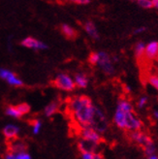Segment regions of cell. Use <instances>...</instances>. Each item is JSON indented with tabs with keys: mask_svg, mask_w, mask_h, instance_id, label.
Returning <instances> with one entry per match:
<instances>
[{
	"mask_svg": "<svg viewBox=\"0 0 158 159\" xmlns=\"http://www.w3.org/2000/svg\"><path fill=\"white\" fill-rule=\"evenodd\" d=\"M69 110L79 127H90L95 107L93 106L92 101L88 96L80 95L72 98L69 103Z\"/></svg>",
	"mask_w": 158,
	"mask_h": 159,
	"instance_id": "obj_1",
	"label": "cell"
},
{
	"mask_svg": "<svg viewBox=\"0 0 158 159\" xmlns=\"http://www.w3.org/2000/svg\"><path fill=\"white\" fill-rule=\"evenodd\" d=\"M114 122L121 129L129 131H141L143 122L134 113L132 105L124 99H120L114 116Z\"/></svg>",
	"mask_w": 158,
	"mask_h": 159,
	"instance_id": "obj_2",
	"label": "cell"
},
{
	"mask_svg": "<svg viewBox=\"0 0 158 159\" xmlns=\"http://www.w3.org/2000/svg\"><path fill=\"white\" fill-rule=\"evenodd\" d=\"M52 84L56 87V89L64 90V91H72L76 87L74 80L69 75L64 74V73L58 74L55 77L52 81Z\"/></svg>",
	"mask_w": 158,
	"mask_h": 159,
	"instance_id": "obj_3",
	"label": "cell"
},
{
	"mask_svg": "<svg viewBox=\"0 0 158 159\" xmlns=\"http://www.w3.org/2000/svg\"><path fill=\"white\" fill-rule=\"evenodd\" d=\"M90 127L95 131H97L98 133H103L108 128V122H107L105 115L96 107H95V111H94V115L92 117Z\"/></svg>",
	"mask_w": 158,
	"mask_h": 159,
	"instance_id": "obj_4",
	"label": "cell"
},
{
	"mask_svg": "<svg viewBox=\"0 0 158 159\" xmlns=\"http://www.w3.org/2000/svg\"><path fill=\"white\" fill-rule=\"evenodd\" d=\"M80 136L83 140L92 142L96 145L101 144L104 141L101 135L91 127H85V128H81L80 127Z\"/></svg>",
	"mask_w": 158,
	"mask_h": 159,
	"instance_id": "obj_5",
	"label": "cell"
},
{
	"mask_svg": "<svg viewBox=\"0 0 158 159\" xmlns=\"http://www.w3.org/2000/svg\"><path fill=\"white\" fill-rule=\"evenodd\" d=\"M0 79L6 81L10 85L13 86H22L23 82L11 70L6 68H0Z\"/></svg>",
	"mask_w": 158,
	"mask_h": 159,
	"instance_id": "obj_6",
	"label": "cell"
},
{
	"mask_svg": "<svg viewBox=\"0 0 158 159\" xmlns=\"http://www.w3.org/2000/svg\"><path fill=\"white\" fill-rule=\"evenodd\" d=\"M130 138L134 142H136L137 144L141 145L143 147V148H145L147 147L153 146V142H152L151 138L147 136V135L144 134L142 131H132L130 133Z\"/></svg>",
	"mask_w": 158,
	"mask_h": 159,
	"instance_id": "obj_7",
	"label": "cell"
},
{
	"mask_svg": "<svg viewBox=\"0 0 158 159\" xmlns=\"http://www.w3.org/2000/svg\"><path fill=\"white\" fill-rule=\"evenodd\" d=\"M21 46L27 49H32L34 51H40V50H47L48 46H47L44 42L39 41V40L33 38V37H26L21 41Z\"/></svg>",
	"mask_w": 158,
	"mask_h": 159,
	"instance_id": "obj_8",
	"label": "cell"
},
{
	"mask_svg": "<svg viewBox=\"0 0 158 159\" xmlns=\"http://www.w3.org/2000/svg\"><path fill=\"white\" fill-rule=\"evenodd\" d=\"M99 62L98 65L100 68L103 70V72L106 73L107 75H111L114 73V67L112 64V61H111V57H109V54L104 52H99Z\"/></svg>",
	"mask_w": 158,
	"mask_h": 159,
	"instance_id": "obj_9",
	"label": "cell"
},
{
	"mask_svg": "<svg viewBox=\"0 0 158 159\" xmlns=\"http://www.w3.org/2000/svg\"><path fill=\"white\" fill-rule=\"evenodd\" d=\"M20 133V128L19 126L15 124H7L4 126V128L2 130V134L4 138L9 142L15 139H18V135Z\"/></svg>",
	"mask_w": 158,
	"mask_h": 159,
	"instance_id": "obj_10",
	"label": "cell"
},
{
	"mask_svg": "<svg viewBox=\"0 0 158 159\" xmlns=\"http://www.w3.org/2000/svg\"><path fill=\"white\" fill-rule=\"evenodd\" d=\"M158 57V42H151L147 44L145 50V57L144 58L149 62L153 59H156Z\"/></svg>",
	"mask_w": 158,
	"mask_h": 159,
	"instance_id": "obj_11",
	"label": "cell"
},
{
	"mask_svg": "<svg viewBox=\"0 0 158 159\" xmlns=\"http://www.w3.org/2000/svg\"><path fill=\"white\" fill-rule=\"evenodd\" d=\"M27 149V146L25 142H22L19 139H15L12 141H9L8 143V149L9 152H26Z\"/></svg>",
	"mask_w": 158,
	"mask_h": 159,
	"instance_id": "obj_12",
	"label": "cell"
},
{
	"mask_svg": "<svg viewBox=\"0 0 158 159\" xmlns=\"http://www.w3.org/2000/svg\"><path fill=\"white\" fill-rule=\"evenodd\" d=\"M96 147H97V145L94 144V143L89 142V141H85L83 139L80 140L78 143V148L82 153H84V152L93 153V150H95Z\"/></svg>",
	"mask_w": 158,
	"mask_h": 159,
	"instance_id": "obj_13",
	"label": "cell"
},
{
	"mask_svg": "<svg viewBox=\"0 0 158 159\" xmlns=\"http://www.w3.org/2000/svg\"><path fill=\"white\" fill-rule=\"evenodd\" d=\"M59 106H60V103L58 101H52L51 102L50 104L47 106L44 110V114L47 117H51L55 113L58 112L59 110Z\"/></svg>",
	"mask_w": 158,
	"mask_h": 159,
	"instance_id": "obj_14",
	"label": "cell"
},
{
	"mask_svg": "<svg viewBox=\"0 0 158 159\" xmlns=\"http://www.w3.org/2000/svg\"><path fill=\"white\" fill-rule=\"evenodd\" d=\"M61 32L67 39H70V40H74L78 36V32L76 31V29H74L73 27H71L68 25H61Z\"/></svg>",
	"mask_w": 158,
	"mask_h": 159,
	"instance_id": "obj_15",
	"label": "cell"
},
{
	"mask_svg": "<svg viewBox=\"0 0 158 159\" xmlns=\"http://www.w3.org/2000/svg\"><path fill=\"white\" fill-rule=\"evenodd\" d=\"M84 30L86 31V33H88L91 38L95 39V40L99 39V34L97 32V29L95 27V25H94L92 21H86L84 23Z\"/></svg>",
	"mask_w": 158,
	"mask_h": 159,
	"instance_id": "obj_16",
	"label": "cell"
},
{
	"mask_svg": "<svg viewBox=\"0 0 158 159\" xmlns=\"http://www.w3.org/2000/svg\"><path fill=\"white\" fill-rule=\"evenodd\" d=\"M74 82L76 86L80 87V89H85L88 84V79L84 74H77L75 75Z\"/></svg>",
	"mask_w": 158,
	"mask_h": 159,
	"instance_id": "obj_17",
	"label": "cell"
},
{
	"mask_svg": "<svg viewBox=\"0 0 158 159\" xmlns=\"http://www.w3.org/2000/svg\"><path fill=\"white\" fill-rule=\"evenodd\" d=\"M145 50L146 47L143 43H138L135 48V57L138 60V62H141L144 59L145 57Z\"/></svg>",
	"mask_w": 158,
	"mask_h": 159,
	"instance_id": "obj_18",
	"label": "cell"
},
{
	"mask_svg": "<svg viewBox=\"0 0 158 159\" xmlns=\"http://www.w3.org/2000/svg\"><path fill=\"white\" fill-rule=\"evenodd\" d=\"M5 114L7 116H9L11 117H15V118H20L21 116L20 114L19 113V111L16 108V106H13V105H10L8 106L6 109H5Z\"/></svg>",
	"mask_w": 158,
	"mask_h": 159,
	"instance_id": "obj_19",
	"label": "cell"
},
{
	"mask_svg": "<svg viewBox=\"0 0 158 159\" xmlns=\"http://www.w3.org/2000/svg\"><path fill=\"white\" fill-rule=\"evenodd\" d=\"M16 108H17V110L19 111V113L20 114L21 116L27 115L30 112V109H31L27 103H20V104H18L16 106Z\"/></svg>",
	"mask_w": 158,
	"mask_h": 159,
	"instance_id": "obj_20",
	"label": "cell"
},
{
	"mask_svg": "<svg viewBox=\"0 0 158 159\" xmlns=\"http://www.w3.org/2000/svg\"><path fill=\"white\" fill-rule=\"evenodd\" d=\"M147 81L151 84L155 89L158 90V75L157 74H148L147 76Z\"/></svg>",
	"mask_w": 158,
	"mask_h": 159,
	"instance_id": "obj_21",
	"label": "cell"
},
{
	"mask_svg": "<svg viewBox=\"0 0 158 159\" xmlns=\"http://www.w3.org/2000/svg\"><path fill=\"white\" fill-rule=\"evenodd\" d=\"M41 127H42V121L40 119H34L32 121V132L34 135L39 134L41 130Z\"/></svg>",
	"mask_w": 158,
	"mask_h": 159,
	"instance_id": "obj_22",
	"label": "cell"
},
{
	"mask_svg": "<svg viewBox=\"0 0 158 159\" xmlns=\"http://www.w3.org/2000/svg\"><path fill=\"white\" fill-rule=\"evenodd\" d=\"M99 59H100L99 52H91L89 54V57H88V62L90 63L91 65H96V64H98Z\"/></svg>",
	"mask_w": 158,
	"mask_h": 159,
	"instance_id": "obj_23",
	"label": "cell"
},
{
	"mask_svg": "<svg viewBox=\"0 0 158 159\" xmlns=\"http://www.w3.org/2000/svg\"><path fill=\"white\" fill-rule=\"evenodd\" d=\"M137 3L141 7L145 8V9H151V8L153 7L152 0H138Z\"/></svg>",
	"mask_w": 158,
	"mask_h": 159,
	"instance_id": "obj_24",
	"label": "cell"
},
{
	"mask_svg": "<svg viewBox=\"0 0 158 159\" xmlns=\"http://www.w3.org/2000/svg\"><path fill=\"white\" fill-rule=\"evenodd\" d=\"M20 153H22V152H20ZM20 153L13 152H9V150H7V152L3 155V159H20Z\"/></svg>",
	"mask_w": 158,
	"mask_h": 159,
	"instance_id": "obj_25",
	"label": "cell"
},
{
	"mask_svg": "<svg viewBox=\"0 0 158 159\" xmlns=\"http://www.w3.org/2000/svg\"><path fill=\"white\" fill-rule=\"evenodd\" d=\"M147 101V98L146 96H145V97H142V98L139 100V102H138V107H139V108H143V107L146 105Z\"/></svg>",
	"mask_w": 158,
	"mask_h": 159,
	"instance_id": "obj_26",
	"label": "cell"
},
{
	"mask_svg": "<svg viewBox=\"0 0 158 159\" xmlns=\"http://www.w3.org/2000/svg\"><path fill=\"white\" fill-rule=\"evenodd\" d=\"M93 155H94V153H91V152H84V153H82V158L83 159H93Z\"/></svg>",
	"mask_w": 158,
	"mask_h": 159,
	"instance_id": "obj_27",
	"label": "cell"
},
{
	"mask_svg": "<svg viewBox=\"0 0 158 159\" xmlns=\"http://www.w3.org/2000/svg\"><path fill=\"white\" fill-rule=\"evenodd\" d=\"M20 159H31V156L27 152H22L20 155Z\"/></svg>",
	"mask_w": 158,
	"mask_h": 159,
	"instance_id": "obj_28",
	"label": "cell"
},
{
	"mask_svg": "<svg viewBox=\"0 0 158 159\" xmlns=\"http://www.w3.org/2000/svg\"><path fill=\"white\" fill-rule=\"evenodd\" d=\"M75 3H77V4H88V3H90V1L89 0H76Z\"/></svg>",
	"mask_w": 158,
	"mask_h": 159,
	"instance_id": "obj_29",
	"label": "cell"
},
{
	"mask_svg": "<svg viewBox=\"0 0 158 159\" xmlns=\"http://www.w3.org/2000/svg\"><path fill=\"white\" fill-rule=\"evenodd\" d=\"M144 31H146V27H140V28H137L134 30V33L135 34H139L141 32H144Z\"/></svg>",
	"mask_w": 158,
	"mask_h": 159,
	"instance_id": "obj_30",
	"label": "cell"
},
{
	"mask_svg": "<svg viewBox=\"0 0 158 159\" xmlns=\"http://www.w3.org/2000/svg\"><path fill=\"white\" fill-rule=\"evenodd\" d=\"M93 159H105V158H104V156L102 153H94Z\"/></svg>",
	"mask_w": 158,
	"mask_h": 159,
	"instance_id": "obj_31",
	"label": "cell"
},
{
	"mask_svg": "<svg viewBox=\"0 0 158 159\" xmlns=\"http://www.w3.org/2000/svg\"><path fill=\"white\" fill-rule=\"evenodd\" d=\"M152 4H153V7L158 9V0H152Z\"/></svg>",
	"mask_w": 158,
	"mask_h": 159,
	"instance_id": "obj_32",
	"label": "cell"
},
{
	"mask_svg": "<svg viewBox=\"0 0 158 159\" xmlns=\"http://www.w3.org/2000/svg\"><path fill=\"white\" fill-rule=\"evenodd\" d=\"M148 159H158V156L156 155H151V156H149Z\"/></svg>",
	"mask_w": 158,
	"mask_h": 159,
	"instance_id": "obj_33",
	"label": "cell"
},
{
	"mask_svg": "<svg viewBox=\"0 0 158 159\" xmlns=\"http://www.w3.org/2000/svg\"><path fill=\"white\" fill-rule=\"evenodd\" d=\"M154 115H155V116L158 118V112H155V113H154Z\"/></svg>",
	"mask_w": 158,
	"mask_h": 159,
	"instance_id": "obj_34",
	"label": "cell"
},
{
	"mask_svg": "<svg viewBox=\"0 0 158 159\" xmlns=\"http://www.w3.org/2000/svg\"><path fill=\"white\" fill-rule=\"evenodd\" d=\"M156 60H157V61H158V57H157V58H156Z\"/></svg>",
	"mask_w": 158,
	"mask_h": 159,
	"instance_id": "obj_35",
	"label": "cell"
},
{
	"mask_svg": "<svg viewBox=\"0 0 158 159\" xmlns=\"http://www.w3.org/2000/svg\"><path fill=\"white\" fill-rule=\"evenodd\" d=\"M157 75H158V69H157Z\"/></svg>",
	"mask_w": 158,
	"mask_h": 159,
	"instance_id": "obj_36",
	"label": "cell"
}]
</instances>
